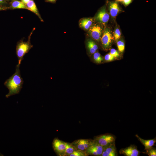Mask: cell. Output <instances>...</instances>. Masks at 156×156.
I'll return each instance as SVG.
<instances>
[{
  "instance_id": "cell-3",
  "label": "cell",
  "mask_w": 156,
  "mask_h": 156,
  "mask_svg": "<svg viewBox=\"0 0 156 156\" xmlns=\"http://www.w3.org/2000/svg\"><path fill=\"white\" fill-rule=\"evenodd\" d=\"M116 139L115 136L112 134L107 133L97 136L94 140L101 146L103 148L115 143Z\"/></svg>"
},
{
  "instance_id": "cell-29",
  "label": "cell",
  "mask_w": 156,
  "mask_h": 156,
  "mask_svg": "<svg viewBox=\"0 0 156 156\" xmlns=\"http://www.w3.org/2000/svg\"><path fill=\"white\" fill-rule=\"evenodd\" d=\"M48 1L51 2H54L56 0H46Z\"/></svg>"
},
{
  "instance_id": "cell-28",
  "label": "cell",
  "mask_w": 156,
  "mask_h": 156,
  "mask_svg": "<svg viewBox=\"0 0 156 156\" xmlns=\"http://www.w3.org/2000/svg\"><path fill=\"white\" fill-rule=\"evenodd\" d=\"M5 2V0H0V5Z\"/></svg>"
},
{
  "instance_id": "cell-6",
  "label": "cell",
  "mask_w": 156,
  "mask_h": 156,
  "mask_svg": "<svg viewBox=\"0 0 156 156\" xmlns=\"http://www.w3.org/2000/svg\"><path fill=\"white\" fill-rule=\"evenodd\" d=\"M94 140L87 139H80L73 142L72 144L77 150L85 152L92 144Z\"/></svg>"
},
{
  "instance_id": "cell-5",
  "label": "cell",
  "mask_w": 156,
  "mask_h": 156,
  "mask_svg": "<svg viewBox=\"0 0 156 156\" xmlns=\"http://www.w3.org/2000/svg\"><path fill=\"white\" fill-rule=\"evenodd\" d=\"M103 29L100 25L97 24L92 25L89 29V34L94 40L99 41L103 34Z\"/></svg>"
},
{
  "instance_id": "cell-7",
  "label": "cell",
  "mask_w": 156,
  "mask_h": 156,
  "mask_svg": "<svg viewBox=\"0 0 156 156\" xmlns=\"http://www.w3.org/2000/svg\"><path fill=\"white\" fill-rule=\"evenodd\" d=\"M66 143L57 138L54 139L52 146L54 151L59 156H64L66 148Z\"/></svg>"
},
{
  "instance_id": "cell-4",
  "label": "cell",
  "mask_w": 156,
  "mask_h": 156,
  "mask_svg": "<svg viewBox=\"0 0 156 156\" xmlns=\"http://www.w3.org/2000/svg\"><path fill=\"white\" fill-rule=\"evenodd\" d=\"M114 38L109 29H106L104 30L100 40L104 49L107 50L110 47Z\"/></svg>"
},
{
  "instance_id": "cell-15",
  "label": "cell",
  "mask_w": 156,
  "mask_h": 156,
  "mask_svg": "<svg viewBox=\"0 0 156 156\" xmlns=\"http://www.w3.org/2000/svg\"><path fill=\"white\" fill-rule=\"evenodd\" d=\"M86 46L89 52L91 54H93L96 52L98 48V46L96 43L91 39L87 40Z\"/></svg>"
},
{
  "instance_id": "cell-20",
  "label": "cell",
  "mask_w": 156,
  "mask_h": 156,
  "mask_svg": "<svg viewBox=\"0 0 156 156\" xmlns=\"http://www.w3.org/2000/svg\"><path fill=\"white\" fill-rule=\"evenodd\" d=\"M145 152V153L149 156H156V149L155 148L152 147L147 149Z\"/></svg>"
},
{
  "instance_id": "cell-16",
  "label": "cell",
  "mask_w": 156,
  "mask_h": 156,
  "mask_svg": "<svg viewBox=\"0 0 156 156\" xmlns=\"http://www.w3.org/2000/svg\"><path fill=\"white\" fill-rule=\"evenodd\" d=\"M11 8L12 9H23L28 10L26 5L21 1L15 0L11 4Z\"/></svg>"
},
{
  "instance_id": "cell-27",
  "label": "cell",
  "mask_w": 156,
  "mask_h": 156,
  "mask_svg": "<svg viewBox=\"0 0 156 156\" xmlns=\"http://www.w3.org/2000/svg\"><path fill=\"white\" fill-rule=\"evenodd\" d=\"M30 0H21L22 2L24 4L26 5L29 1Z\"/></svg>"
},
{
  "instance_id": "cell-26",
  "label": "cell",
  "mask_w": 156,
  "mask_h": 156,
  "mask_svg": "<svg viewBox=\"0 0 156 156\" xmlns=\"http://www.w3.org/2000/svg\"><path fill=\"white\" fill-rule=\"evenodd\" d=\"M9 7L3 6L0 5V11L5 10H8Z\"/></svg>"
},
{
  "instance_id": "cell-24",
  "label": "cell",
  "mask_w": 156,
  "mask_h": 156,
  "mask_svg": "<svg viewBox=\"0 0 156 156\" xmlns=\"http://www.w3.org/2000/svg\"><path fill=\"white\" fill-rule=\"evenodd\" d=\"M114 58L109 53L106 54L104 57L105 60L107 62H110L113 60Z\"/></svg>"
},
{
  "instance_id": "cell-17",
  "label": "cell",
  "mask_w": 156,
  "mask_h": 156,
  "mask_svg": "<svg viewBox=\"0 0 156 156\" xmlns=\"http://www.w3.org/2000/svg\"><path fill=\"white\" fill-rule=\"evenodd\" d=\"M76 150H77L76 148L72 144L66 143L64 156H69Z\"/></svg>"
},
{
  "instance_id": "cell-23",
  "label": "cell",
  "mask_w": 156,
  "mask_h": 156,
  "mask_svg": "<svg viewBox=\"0 0 156 156\" xmlns=\"http://www.w3.org/2000/svg\"><path fill=\"white\" fill-rule=\"evenodd\" d=\"M109 53L114 57H117L119 55L118 51L114 49H111Z\"/></svg>"
},
{
  "instance_id": "cell-18",
  "label": "cell",
  "mask_w": 156,
  "mask_h": 156,
  "mask_svg": "<svg viewBox=\"0 0 156 156\" xmlns=\"http://www.w3.org/2000/svg\"><path fill=\"white\" fill-rule=\"evenodd\" d=\"M93 57L94 61L97 63H101L103 60L101 55L98 52H96L93 54Z\"/></svg>"
},
{
  "instance_id": "cell-13",
  "label": "cell",
  "mask_w": 156,
  "mask_h": 156,
  "mask_svg": "<svg viewBox=\"0 0 156 156\" xmlns=\"http://www.w3.org/2000/svg\"><path fill=\"white\" fill-rule=\"evenodd\" d=\"M93 20L90 18H85L81 19L79 25L80 26L85 30H88L92 25Z\"/></svg>"
},
{
  "instance_id": "cell-21",
  "label": "cell",
  "mask_w": 156,
  "mask_h": 156,
  "mask_svg": "<svg viewBox=\"0 0 156 156\" xmlns=\"http://www.w3.org/2000/svg\"><path fill=\"white\" fill-rule=\"evenodd\" d=\"M117 45L119 51L123 52L125 49V45L124 42L122 40H119L117 42Z\"/></svg>"
},
{
  "instance_id": "cell-19",
  "label": "cell",
  "mask_w": 156,
  "mask_h": 156,
  "mask_svg": "<svg viewBox=\"0 0 156 156\" xmlns=\"http://www.w3.org/2000/svg\"><path fill=\"white\" fill-rule=\"evenodd\" d=\"M88 155L86 152L77 150L69 155V156H86Z\"/></svg>"
},
{
  "instance_id": "cell-2",
  "label": "cell",
  "mask_w": 156,
  "mask_h": 156,
  "mask_svg": "<svg viewBox=\"0 0 156 156\" xmlns=\"http://www.w3.org/2000/svg\"><path fill=\"white\" fill-rule=\"evenodd\" d=\"M30 38L27 41L21 40L18 42L16 46V54L18 60V64L20 65L25 55L33 47L30 43Z\"/></svg>"
},
{
  "instance_id": "cell-10",
  "label": "cell",
  "mask_w": 156,
  "mask_h": 156,
  "mask_svg": "<svg viewBox=\"0 0 156 156\" xmlns=\"http://www.w3.org/2000/svg\"><path fill=\"white\" fill-rule=\"evenodd\" d=\"M108 7L110 15L114 18L117 16L120 10L119 5L116 1L109 2Z\"/></svg>"
},
{
  "instance_id": "cell-11",
  "label": "cell",
  "mask_w": 156,
  "mask_h": 156,
  "mask_svg": "<svg viewBox=\"0 0 156 156\" xmlns=\"http://www.w3.org/2000/svg\"><path fill=\"white\" fill-rule=\"evenodd\" d=\"M118 155L115 143L103 148L101 156H116Z\"/></svg>"
},
{
  "instance_id": "cell-9",
  "label": "cell",
  "mask_w": 156,
  "mask_h": 156,
  "mask_svg": "<svg viewBox=\"0 0 156 156\" xmlns=\"http://www.w3.org/2000/svg\"><path fill=\"white\" fill-rule=\"evenodd\" d=\"M141 152L134 145H131L128 147L121 149L119 153L125 156H138Z\"/></svg>"
},
{
  "instance_id": "cell-8",
  "label": "cell",
  "mask_w": 156,
  "mask_h": 156,
  "mask_svg": "<svg viewBox=\"0 0 156 156\" xmlns=\"http://www.w3.org/2000/svg\"><path fill=\"white\" fill-rule=\"evenodd\" d=\"M109 18V16L105 6H104L99 11L94 17L95 20L103 25L108 22Z\"/></svg>"
},
{
  "instance_id": "cell-1",
  "label": "cell",
  "mask_w": 156,
  "mask_h": 156,
  "mask_svg": "<svg viewBox=\"0 0 156 156\" xmlns=\"http://www.w3.org/2000/svg\"><path fill=\"white\" fill-rule=\"evenodd\" d=\"M20 66L18 64L16 65L15 72L5 82V85L9 90L7 97L18 94L22 88L23 80L21 76Z\"/></svg>"
},
{
  "instance_id": "cell-25",
  "label": "cell",
  "mask_w": 156,
  "mask_h": 156,
  "mask_svg": "<svg viewBox=\"0 0 156 156\" xmlns=\"http://www.w3.org/2000/svg\"><path fill=\"white\" fill-rule=\"evenodd\" d=\"M133 0H124L122 3L125 6L128 5L132 2Z\"/></svg>"
},
{
  "instance_id": "cell-14",
  "label": "cell",
  "mask_w": 156,
  "mask_h": 156,
  "mask_svg": "<svg viewBox=\"0 0 156 156\" xmlns=\"http://www.w3.org/2000/svg\"><path fill=\"white\" fill-rule=\"evenodd\" d=\"M26 6L28 10L35 13L38 16L41 21L43 22V21L39 13L36 6L33 0H30L26 5Z\"/></svg>"
},
{
  "instance_id": "cell-12",
  "label": "cell",
  "mask_w": 156,
  "mask_h": 156,
  "mask_svg": "<svg viewBox=\"0 0 156 156\" xmlns=\"http://www.w3.org/2000/svg\"><path fill=\"white\" fill-rule=\"evenodd\" d=\"M138 139L144 146V150L150 148L155 145L156 142V138L151 140H145L140 137L137 134L135 135Z\"/></svg>"
},
{
  "instance_id": "cell-22",
  "label": "cell",
  "mask_w": 156,
  "mask_h": 156,
  "mask_svg": "<svg viewBox=\"0 0 156 156\" xmlns=\"http://www.w3.org/2000/svg\"><path fill=\"white\" fill-rule=\"evenodd\" d=\"M121 36V32L118 28H116L115 30L114 34V38L116 41H117L120 38Z\"/></svg>"
},
{
  "instance_id": "cell-30",
  "label": "cell",
  "mask_w": 156,
  "mask_h": 156,
  "mask_svg": "<svg viewBox=\"0 0 156 156\" xmlns=\"http://www.w3.org/2000/svg\"><path fill=\"white\" fill-rule=\"evenodd\" d=\"M124 0H116L117 1L122 2Z\"/></svg>"
}]
</instances>
